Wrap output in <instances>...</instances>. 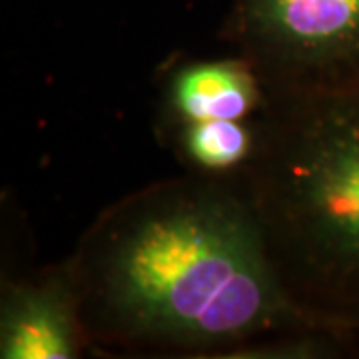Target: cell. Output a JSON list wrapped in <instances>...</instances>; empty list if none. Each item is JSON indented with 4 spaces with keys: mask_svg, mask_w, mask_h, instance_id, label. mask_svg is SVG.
Here are the masks:
<instances>
[{
    "mask_svg": "<svg viewBox=\"0 0 359 359\" xmlns=\"http://www.w3.org/2000/svg\"><path fill=\"white\" fill-rule=\"evenodd\" d=\"M238 184L292 299L359 344V74L268 92L259 146Z\"/></svg>",
    "mask_w": 359,
    "mask_h": 359,
    "instance_id": "cell-2",
    "label": "cell"
},
{
    "mask_svg": "<svg viewBox=\"0 0 359 359\" xmlns=\"http://www.w3.org/2000/svg\"><path fill=\"white\" fill-rule=\"evenodd\" d=\"M92 353L68 259L4 278L0 294V358L76 359Z\"/></svg>",
    "mask_w": 359,
    "mask_h": 359,
    "instance_id": "cell-4",
    "label": "cell"
},
{
    "mask_svg": "<svg viewBox=\"0 0 359 359\" xmlns=\"http://www.w3.org/2000/svg\"><path fill=\"white\" fill-rule=\"evenodd\" d=\"M268 92L244 58H182L164 66L156 134L180 124L250 120L264 112Z\"/></svg>",
    "mask_w": 359,
    "mask_h": 359,
    "instance_id": "cell-5",
    "label": "cell"
},
{
    "mask_svg": "<svg viewBox=\"0 0 359 359\" xmlns=\"http://www.w3.org/2000/svg\"><path fill=\"white\" fill-rule=\"evenodd\" d=\"M66 259L94 355L231 359L276 335L332 332L287 294L238 182L186 172L134 190Z\"/></svg>",
    "mask_w": 359,
    "mask_h": 359,
    "instance_id": "cell-1",
    "label": "cell"
},
{
    "mask_svg": "<svg viewBox=\"0 0 359 359\" xmlns=\"http://www.w3.org/2000/svg\"><path fill=\"white\" fill-rule=\"evenodd\" d=\"M259 120H212L158 132L188 174L240 182L259 146Z\"/></svg>",
    "mask_w": 359,
    "mask_h": 359,
    "instance_id": "cell-6",
    "label": "cell"
},
{
    "mask_svg": "<svg viewBox=\"0 0 359 359\" xmlns=\"http://www.w3.org/2000/svg\"><path fill=\"white\" fill-rule=\"evenodd\" d=\"M218 39L268 92L327 88L359 74V0H230Z\"/></svg>",
    "mask_w": 359,
    "mask_h": 359,
    "instance_id": "cell-3",
    "label": "cell"
}]
</instances>
